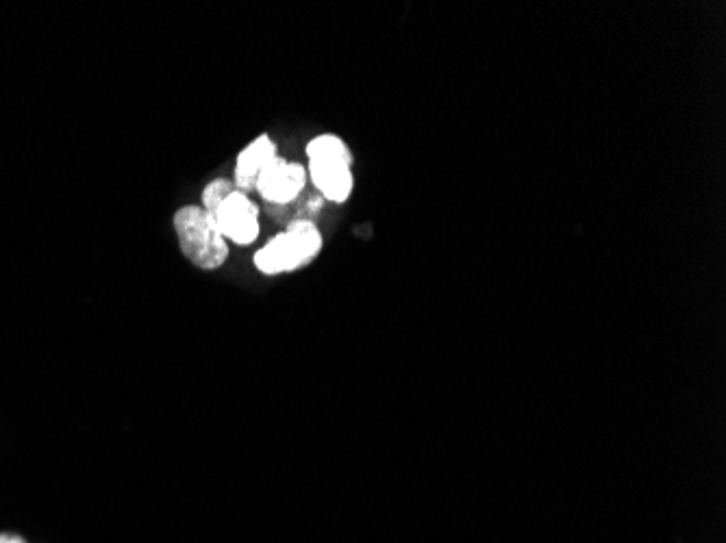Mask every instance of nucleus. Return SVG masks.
I'll return each mask as SVG.
<instances>
[{"label":"nucleus","mask_w":726,"mask_h":543,"mask_svg":"<svg viewBox=\"0 0 726 543\" xmlns=\"http://www.w3.org/2000/svg\"><path fill=\"white\" fill-rule=\"evenodd\" d=\"M322 233L314 220L287 222L285 231L255 252V268L266 276L303 270L322 252Z\"/></svg>","instance_id":"obj_2"},{"label":"nucleus","mask_w":726,"mask_h":543,"mask_svg":"<svg viewBox=\"0 0 726 543\" xmlns=\"http://www.w3.org/2000/svg\"><path fill=\"white\" fill-rule=\"evenodd\" d=\"M259 213V205L253 198L233 189L214 211V220L227 242L250 246L259 237Z\"/></svg>","instance_id":"obj_4"},{"label":"nucleus","mask_w":726,"mask_h":543,"mask_svg":"<svg viewBox=\"0 0 726 543\" xmlns=\"http://www.w3.org/2000/svg\"><path fill=\"white\" fill-rule=\"evenodd\" d=\"M309 174L303 163L277 157L272 166L261 174L255 192L264 198L268 207H287L305 194Z\"/></svg>","instance_id":"obj_5"},{"label":"nucleus","mask_w":726,"mask_h":543,"mask_svg":"<svg viewBox=\"0 0 726 543\" xmlns=\"http://www.w3.org/2000/svg\"><path fill=\"white\" fill-rule=\"evenodd\" d=\"M235 189L233 181L229 179H214L211 181L205 189H203V196H200V200H203V207L209 216H214V211L220 207V202L227 198L231 192Z\"/></svg>","instance_id":"obj_7"},{"label":"nucleus","mask_w":726,"mask_h":543,"mask_svg":"<svg viewBox=\"0 0 726 543\" xmlns=\"http://www.w3.org/2000/svg\"><path fill=\"white\" fill-rule=\"evenodd\" d=\"M174 231L185 259L198 270H218L227 263L231 250L229 242L220 233L214 216L200 205H185L174 213Z\"/></svg>","instance_id":"obj_3"},{"label":"nucleus","mask_w":726,"mask_h":543,"mask_svg":"<svg viewBox=\"0 0 726 543\" xmlns=\"http://www.w3.org/2000/svg\"><path fill=\"white\" fill-rule=\"evenodd\" d=\"M0 543H24V539L16 535H0Z\"/></svg>","instance_id":"obj_8"},{"label":"nucleus","mask_w":726,"mask_h":543,"mask_svg":"<svg viewBox=\"0 0 726 543\" xmlns=\"http://www.w3.org/2000/svg\"><path fill=\"white\" fill-rule=\"evenodd\" d=\"M279 157L277 153V144H274L268 135H259L250 142L240 155H237L235 161V170H233V185L237 192L250 194L257 189V183L261 179L272 161Z\"/></svg>","instance_id":"obj_6"},{"label":"nucleus","mask_w":726,"mask_h":543,"mask_svg":"<svg viewBox=\"0 0 726 543\" xmlns=\"http://www.w3.org/2000/svg\"><path fill=\"white\" fill-rule=\"evenodd\" d=\"M309 181L324 200L342 205L355 189L353 153L340 135L322 133L307 144Z\"/></svg>","instance_id":"obj_1"}]
</instances>
